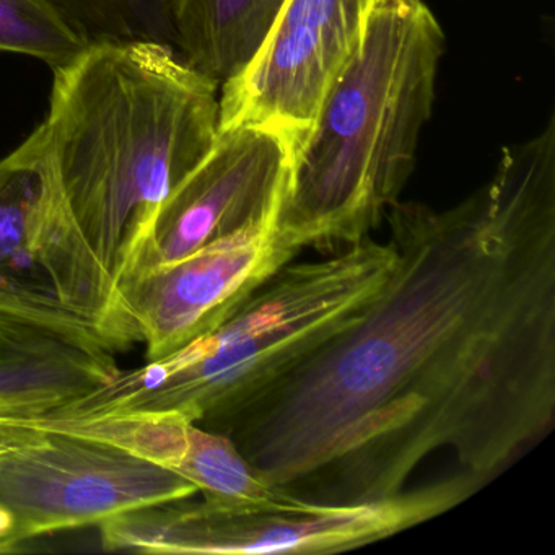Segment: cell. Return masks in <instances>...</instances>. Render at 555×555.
Returning a JSON list of instances; mask_svg holds the SVG:
<instances>
[{
    "mask_svg": "<svg viewBox=\"0 0 555 555\" xmlns=\"http://www.w3.org/2000/svg\"><path fill=\"white\" fill-rule=\"evenodd\" d=\"M275 219L243 227L178 261L116 282L119 308L135 343L147 347V362L214 330L294 262L300 251L281 235Z\"/></svg>",
    "mask_w": 555,
    "mask_h": 555,
    "instance_id": "9c48e42d",
    "label": "cell"
},
{
    "mask_svg": "<svg viewBox=\"0 0 555 555\" xmlns=\"http://www.w3.org/2000/svg\"><path fill=\"white\" fill-rule=\"evenodd\" d=\"M395 261L391 243L369 236L323 261L291 262L214 330L44 415L177 412L207 427L352 323Z\"/></svg>",
    "mask_w": 555,
    "mask_h": 555,
    "instance_id": "277c9868",
    "label": "cell"
},
{
    "mask_svg": "<svg viewBox=\"0 0 555 555\" xmlns=\"http://www.w3.org/2000/svg\"><path fill=\"white\" fill-rule=\"evenodd\" d=\"M89 44L48 0H0V51L66 66Z\"/></svg>",
    "mask_w": 555,
    "mask_h": 555,
    "instance_id": "9a60e30c",
    "label": "cell"
},
{
    "mask_svg": "<svg viewBox=\"0 0 555 555\" xmlns=\"http://www.w3.org/2000/svg\"><path fill=\"white\" fill-rule=\"evenodd\" d=\"M292 152L287 139L272 129L219 131L209 155L162 204L125 275L170 264L214 240L278 217Z\"/></svg>",
    "mask_w": 555,
    "mask_h": 555,
    "instance_id": "30bf717a",
    "label": "cell"
},
{
    "mask_svg": "<svg viewBox=\"0 0 555 555\" xmlns=\"http://www.w3.org/2000/svg\"><path fill=\"white\" fill-rule=\"evenodd\" d=\"M0 313L115 352L135 344L115 281L67 203L44 122L0 160Z\"/></svg>",
    "mask_w": 555,
    "mask_h": 555,
    "instance_id": "5b68a950",
    "label": "cell"
},
{
    "mask_svg": "<svg viewBox=\"0 0 555 555\" xmlns=\"http://www.w3.org/2000/svg\"><path fill=\"white\" fill-rule=\"evenodd\" d=\"M115 353L95 337L0 313V415L37 417L82 398L118 375Z\"/></svg>",
    "mask_w": 555,
    "mask_h": 555,
    "instance_id": "7c38bea8",
    "label": "cell"
},
{
    "mask_svg": "<svg viewBox=\"0 0 555 555\" xmlns=\"http://www.w3.org/2000/svg\"><path fill=\"white\" fill-rule=\"evenodd\" d=\"M5 417L34 427L73 431L108 441L193 482L210 502L258 505L272 492L227 435L207 430L177 412H128L93 417Z\"/></svg>",
    "mask_w": 555,
    "mask_h": 555,
    "instance_id": "8fae6325",
    "label": "cell"
},
{
    "mask_svg": "<svg viewBox=\"0 0 555 555\" xmlns=\"http://www.w3.org/2000/svg\"><path fill=\"white\" fill-rule=\"evenodd\" d=\"M370 11V0H285L251 63L222 83L219 131L272 129L295 151L356 54Z\"/></svg>",
    "mask_w": 555,
    "mask_h": 555,
    "instance_id": "ba28073f",
    "label": "cell"
},
{
    "mask_svg": "<svg viewBox=\"0 0 555 555\" xmlns=\"http://www.w3.org/2000/svg\"><path fill=\"white\" fill-rule=\"evenodd\" d=\"M14 551V547L12 545H9L5 541H0V554H5V552H12Z\"/></svg>",
    "mask_w": 555,
    "mask_h": 555,
    "instance_id": "ac0fdd59",
    "label": "cell"
},
{
    "mask_svg": "<svg viewBox=\"0 0 555 555\" xmlns=\"http://www.w3.org/2000/svg\"><path fill=\"white\" fill-rule=\"evenodd\" d=\"M444 35L430 9H373L362 41L292 152L279 207L288 245L343 251L369 238L414 171Z\"/></svg>",
    "mask_w": 555,
    "mask_h": 555,
    "instance_id": "3957f363",
    "label": "cell"
},
{
    "mask_svg": "<svg viewBox=\"0 0 555 555\" xmlns=\"http://www.w3.org/2000/svg\"><path fill=\"white\" fill-rule=\"evenodd\" d=\"M9 531H11V519H9V516L0 509V541H5Z\"/></svg>",
    "mask_w": 555,
    "mask_h": 555,
    "instance_id": "e0dca14e",
    "label": "cell"
},
{
    "mask_svg": "<svg viewBox=\"0 0 555 555\" xmlns=\"http://www.w3.org/2000/svg\"><path fill=\"white\" fill-rule=\"evenodd\" d=\"M197 492L184 477L108 441L0 415V509L11 519L5 542L14 548Z\"/></svg>",
    "mask_w": 555,
    "mask_h": 555,
    "instance_id": "52a82bcc",
    "label": "cell"
},
{
    "mask_svg": "<svg viewBox=\"0 0 555 555\" xmlns=\"http://www.w3.org/2000/svg\"><path fill=\"white\" fill-rule=\"evenodd\" d=\"M285 0H170L175 47L220 86L251 63Z\"/></svg>",
    "mask_w": 555,
    "mask_h": 555,
    "instance_id": "4fadbf2b",
    "label": "cell"
},
{
    "mask_svg": "<svg viewBox=\"0 0 555 555\" xmlns=\"http://www.w3.org/2000/svg\"><path fill=\"white\" fill-rule=\"evenodd\" d=\"M86 44L175 47L170 0H48Z\"/></svg>",
    "mask_w": 555,
    "mask_h": 555,
    "instance_id": "5bb4252c",
    "label": "cell"
},
{
    "mask_svg": "<svg viewBox=\"0 0 555 555\" xmlns=\"http://www.w3.org/2000/svg\"><path fill=\"white\" fill-rule=\"evenodd\" d=\"M220 83L162 43L89 44L53 70L47 125L67 203L119 281L162 204L219 138Z\"/></svg>",
    "mask_w": 555,
    "mask_h": 555,
    "instance_id": "7a4b0ae2",
    "label": "cell"
},
{
    "mask_svg": "<svg viewBox=\"0 0 555 555\" xmlns=\"http://www.w3.org/2000/svg\"><path fill=\"white\" fill-rule=\"evenodd\" d=\"M482 487L456 474L359 505H318L284 495L258 505L175 500L106 519L100 535L106 551L142 554H336L437 518Z\"/></svg>",
    "mask_w": 555,
    "mask_h": 555,
    "instance_id": "8992f818",
    "label": "cell"
},
{
    "mask_svg": "<svg viewBox=\"0 0 555 555\" xmlns=\"http://www.w3.org/2000/svg\"><path fill=\"white\" fill-rule=\"evenodd\" d=\"M388 222L362 313L204 427L279 495L385 502L440 451L487 486L554 425V116L456 206L398 201Z\"/></svg>",
    "mask_w": 555,
    "mask_h": 555,
    "instance_id": "6da1fadb",
    "label": "cell"
},
{
    "mask_svg": "<svg viewBox=\"0 0 555 555\" xmlns=\"http://www.w3.org/2000/svg\"><path fill=\"white\" fill-rule=\"evenodd\" d=\"M422 0H370L373 9H409L421 4Z\"/></svg>",
    "mask_w": 555,
    "mask_h": 555,
    "instance_id": "2e32d148",
    "label": "cell"
}]
</instances>
